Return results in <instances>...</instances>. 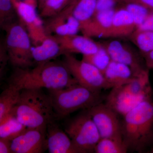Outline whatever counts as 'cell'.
Wrapping results in <instances>:
<instances>
[{"instance_id": "19", "label": "cell", "mask_w": 153, "mask_h": 153, "mask_svg": "<svg viewBox=\"0 0 153 153\" xmlns=\"http://www.w3.org/2000/svg\"><path fill=\"white\" fill-rule=\"evenodd\" d=\"M103 74L106 81L113 88L131 82L137 77L128 66L112 60Z\"/></svg>"}, {"instance_id": "15", "label": "cell", "mask_w": 153, "mask_h": 153, "mask_svg": "<svg viewBox=\"0 0 153 153\" xmlns=\"http://www.w3.org/2000/svg\"><path fill=\"white\" fill-rule=\"evenodd\" d=\"M46 135L49 153H81L66 132L63 131L55 121L47 126Z\"/></svg>"}, {"instance_id": "9", "label": "cell", "mask_w": 153, "mask_h": 153, "mask_svg": "<svg viewBox=\"0 0 153 153\" xmlns=\"http://www.w3.org/2000/svg\"><path fill=\"white\" fill-rule=\"evenodd\" d=\"M98 129L101 138L123 141L119 114L103 102L87 109Z\"/></svg>"}, {"instance_id": "11", "label": "cell", "mask_w": 153, "mask_h": 153, "mask_svg": "<svg viewBox=\"0 0 153 153\" xmlns=\"http://www.w3.org/2000/svg\"><path fill=\"white\" fill-rule=\"evenodd\" d=\"M20 23L27 31L34 46L39 45L48 35L46 33L44 22L38 15L36 7L28 4L12 0Z\"/></svg>"}, {"instance_id": "36", "label": "cell", "mask_w": 153, "mask_h": 153, "mask_svg": "<svg viewBox=\"0 0 153 153\" xmlns=\"http://www.w3.org/2000/svg\"><path fill=\"white\" fill-rule=\"evenodd\" d=\"M48 0H38V7L40 10L43 7L45 4Z\"/></svg>"}, {"instance_id": "38", "label": "cell", "mask_w": 153, "mask_h": 153, "mask_svg": "<svg viewBox=\"0 0 153 153\" xmlns=\"http://www.w3.org/2000/svg\"><path fill=\"white\" fill-rule=\"evenodd\" d=\"M151 152L153 153V148H152V150H151Z\"/></svg>"}, {"instance_id": "12", "label": "cell", "mask_w": 153, "mask_h": 153, "mask_svg": "<svg viewBox=\"0 0 153 153\" xmlns=\"http://www.w3.org/2000/svg\"><path fill=\"white\" fill-rule=\"evenodd\" d=\"M74 6V3H69L60 13L44 22L47 35L53 33L58 36L76 35L80 31L79 22L73 16Z\"/></svg>"}, {"instance_id": "2", "label": "cell", "mask_w": 153, "mask_h": 153, "mask_svg": "<svg viewBox=\"0 0 153 153\" xmlns=\"http://www.w3.org/2000/svg\"><path fill=\"white\" fill-rule=\"evenodd\" d=\"M152 97L141 102L123 117V140L128 150L142 153L153 142V101Z\"/></svg>"}, {"instance_id": "20", "label": "cell", "mask_w": 153, "mask_h": 153, "mask_svg": "<svg viewBox=\"0 0 153 153\" xmlns=\"http://www.w3.org/2000/svg\"><path fill=\"white\" fill-rule=\"evenodd\" d=\"M21 91L13 85H8L0 95V122L13 115L19 101Z\"/></svg>"}, {"instance_id": "34", "label": "cell", "mask_w": 153, "mask_h": 153, "mask_svg": "<svg viewBox=\"0 0 153 153\" xmlns=\"http://www.w3.org/2000/svg\"><path fill=\"white\" fill-rule=\"evenodd\" d=\"M143 57L146 66L148 69H153V49Z\"/></svg>"}, {"instance_id": "17", "label": "cell", "mask_w": 153, "mask_h": 153, "mask_svg": "<svg viewBox=\"0 0 153 153\" xmlns=\"http://www.w3.org/2000/svg\"><path fill=\"white\" fill-rule=\"evenodd\" d=\"M137 29L133 18L124 8L116 9L108 38L129 37Z\"/></svg>"}, {"instance_id": "35", "label": "cell", "mask_w": 153, "mask_h": 153, "mask_svg": "<svg viewBox=\"0 0 153 153\" xmlns=\"http://www.w3.org/2000/svg\"><path fill=\"white\" fill-rule=\"evenodd\" d=\"M15 1L30 4L36 8L38 6V0H15Z\"/></svg>"}, {"instance_id": "27", "label": "cell", "mask_w": 153, "mask_h": 153, "mask_svg": "<svg viewBox=\"0 0 153 153\" xmlns=\"http://www.w3.org/2000/svg\"><path fill=\"white\" fill-rule=\"evenodd\" d=\"M16 13L12 0H0V25L2 28L14 22Z\"/></svg>"}, {"instance_id": "13", "label": "cell", "mask_w": 153, "mask_h": 153, "mask_svg": "<svg viewBox=\"0 0 153 153\" xmlns=\"http://www.w3.org/2000/svg\"><path fill=\"white\" fill-rule=\"evenodd\" d=\"M46 130L27 128L11 142L12 153H42L47 149Z\"/></svg>"}, {"instance_id": "28", "label": "cell", "mask_w": 153, "mask_h": 153, "mask_svg": "<svg viewBox=\"0 0 153 153\" xmlns=\"http://www.w3.org/2000/svg\"><path fill=\"white\" fill-rule=\"evenodd\" d=\"M71 0H48L40 10L41 18H49L59 13L66 8Z\"/></svg>"}, {"instance_id": "1", "label": "cell", "mask_w": 153, "mask_h": 153, "mask_svg": "<svg viewBox=\"0 0 153 153\" xmlns=\"http://www.w3.org/2000/svg\"><path fill=\"white\" fill-rule=\"evenodd\" d=\"M78 84L63 62L50 61L38 63L32 69L16 68L9 85L20 91L47 88L57 90Z\"/></svg>"}, {"instance_id": "22", "label": "cell", "mask_w": 153, "mask_h": 153, "mask_svg": "<svg viewBox=\"0 0 153 153\" xmlns=\"http://www.w3.org/2000/svg\"><path fill=\"white\" fill-rule=\"evenodd\" d=\"M14 115L0 122V138L12 141L27 130Z\"/></svg>"}, {"instance_id": "4", "label": "cell", "mask_w": 153, "mask_h": 153, "mask_svg": "<svg viewBox=\"0 0 153 153\" xmlns=\"http://www.w3.org/2000/svg\"><path fill=\"white\" fill-rule=\"evenodd\" d=\"M56 119H63L79 110H87L102 102L105 97L77 84L71 87L49 90Z\"/></svg>"}, {"instance_id": "24", "label": "cell", "mask_w": 153, "mask_h": 153, "mask_svg": "<svg viewBox=\"0 0 153 153\" xmlns=\"http://www.w3.org/2000/svg\"><path fill=\"white\" fill-rule=\"evenodd\" d=\"M100 44L99 48L96 52L89 55H82V60L92 64L104 74L112 60L105 48L100 43Z\"/></svg>"}, {"instance_id": "30", "label": "cell", "mask_w": 153, "mask_h": 153, "mask_svg": "<svg viewBox=\"0 0 153 153\" xmlns=\"http://www.w3.org/2000/svg\"><path fill=\"white\" fill-rule=\"evenodd\" d=\"M0 74L1 77H2L8 62L9 61V57L5 42L1 44L0 47Z\"/></svg>"}, {"instance_id": "37", "label": "cell", "mask_w": 153, "mask_h": 153, "mask_svg": "<svg viewBox=\"0 0 153 153\" xmlns=\"http://www.w3.org/2000/svg\"><path fill=\"white\" fill-rule=\"evenodd\" d=\"M77 0H71L70 1V3L71 2H76Z\"/></svg>"}, {"instance_id": "5", "label": "cell", "mask_w": 153, "mask_h": 153, "mask_svg": "<svg viewBox=\"0 0 153 153\" xmlns=\"http://www.w3.org/2000/svg\"><path fill=\"white\" fill-rule=\"evenodd\" d=\"M152 96L148 70L131 82L113 88L105 100V104L123 117Z\"/></svg>"}, {"instance_id": "23", "label": "cell", "mask_w": 153, "mask_h": 153, "mask_svg": "<svg viewBox=\"0 0 153 153\" xmlns=\"http://www.w3.org/2000/svg\"><path fill=\"white\" fill-rule=\"evenodd\" d=\"M129 38L143 56L153 49V31L136 29Z\"/></svg>"}, {"instance_id": "32", "label": "cell", "mask_w": 153, "mask_h": 153, "mask_svg": "<svg viewBox=\"0 0 153 153\" xmlns=\"http://www.w3.org/2000/svg\"><path fill=\"white\" fill-rule=\"evenodd\" d=\"M11 142L6 139L0 138V153H12Z\"/></svg>"}, {"instance_id": "6", "label": "cell", "mask_w": 153, "mask_h": 153, "mask_svg": "<svg viewBox=\"0 0 153 153\" xmlns=\"http://www.w3.org/2000/svg\"><path fill=\"white\" fill-rule=\"evenodd\" d=\"M3 29L6 33L5 43L11 64L23 68L33 66L32 42L25 27L20 22H14Z\"/></svg>"}, {"instance_id": "3", "label": "cell", "mask_w": 153, "mask_h": 153, "mask_svg": "<svg viewBox=\"0 0 153 153\" xmlns=\"http://www.w3.org/2000/svg\"><path fill=\"white\" fill-rule=\"evenodd\" d=\"M13 114L27 128L47 130L48 125L56 119L51 97L42 89L21 91Z\"/></svg>"}, {"instance_id": "14", "label": "cell", "mask_w": 153, "mask_h": 153, "mask_svg": "<svg viewBox=\"0 0 153 153\" xmlns=\"http://www.w3.org/2000/svg\"><path fill=\"white\" fill-rule=\"evenodd\" d=\"M54 36L60 44L63 55L74 53L89 55L96 52L100 46V42H96L83 35Z\"/></svg>"}, {"instance_id": "16", "label": "cell", "mask_w": 153, "mask_h": 153, "mask_svg": "<svg viewBox=\"0 0 153 153\" xmlns=\"http://www.w3.org/2000/svg\"><path fill=\"white\" fill-rule=\"evenodd\" d=\"M116 9L96 13L92 19L81 30L82 35L89 38H108Z\"/></svg>"}, {"instance_id": "26", "label": "cell", "mask_w": 153, "mask_h": 153, "mask_svg": "<svg viewBox=\"0 0 153 153\" xmlns=\"http://www.w3.org/2000/svg\"><path fill=\"white\" fill-rule=\"evenodd\" d=\"M123 7L126 9L133 18L137 26L138 27L144 23L149 15L152 11L141 5L135 3H125Z\"/></svg>"}, {"instance_id": "7", "label": "cell", "mask_w": 153, "mask_h": 153, "mask_svg": "<svg viewBox=\"0 0 153 153\" xmlns=\"http://www.w3.org/2000/svg\"><path fill=\"white\" fill-rule=\"evenodd\" d=\"M65 131L81 153H94L101 139L98 129L87 110H85L67 123Z\"/></svg>"}, {"instance_id": "21", "label": "cell", "mask_w": 153, "mask_h": 153, "mask_svg": "<svg viewBox=\"0 0 153 153\" xmlns=\"http://www.w3.org/2000/svg\"><path fill=\"white\" fill-rule=\"evenodd\" d=\"M97 0H77L74 3L73 16L79 22L80 31L95 15Z\"/></svg>"}, {"instance_id": "18", "label": "cell", "mask_w": 153, "mask_h": 153, "mask_svg": "<svg viewBox=\"0 0 153 153\" xmlns=\"http://www.w3.org/2000/svg\"><path fill=\"white\" fill-rule=\"evenodd\" d=\"M32 56L37 64L52 61L62 55L61 47L54 36L48 35L39 45L33 47Z\"/></svg>"}, {"instance_id": "10", "label": "cell", "mask_w": 153, "mask_h": 153, "mask_svg": "<svg viewBox=\"0 0 153 153\" xmlns=\"http://www.w3.org/2000/svg\"><path fill=\"white\" fill-rule=\"evenodd\" d=\"M100 44L108 52L111 60L128 66L137 77L148 71L141 57L128 44L117 40L105 41Z\"/></svg>"}, {"instance_id": "29", "label": "cell", "mask_w": 153, "mask_h": 153, "mask_svg": "<svg viewBox=\"0 0 153 153\" xmlns=\"http://www.w3.org/2000/svg\"><path fill=\"white\" fill-rule=\"evenodd\" d=\"M123 0H97L96 13L100 11L114 8L118 3Z\"/></svg>"}, {"instance_id": "8", "label": "cell", "mask_w": 153, "mask_h": 153, "mask_svg": "<svg viewBox=\"0 0 153 153\" xmlns=\"http://www.w3.org/2000/svg\"><path fill=\"white\" fill-rule=\"evenodd\" d=\"M63 56V63L79 85L95 91L112 88L103 74L92 64L78 60L72 54Z\"/></svg>"}, {"instance_id": "31", "label": "cell", "mask_w": 153, "mask_h": 153, "mask_svg": "<svg viewBox=\"0 0 153 153\" xmlns=\"http://www.w3.org/2000/svg\"><path fill=\"white\" fill-rule=\"evenodd\" d=\"M137 29L153 31V11L151 12L144 23Z\"/></svg>"}, {"instance_id": "33", "label": "cell", "mask_w": 153, "mask_h": 153, "mask_svg": "<svg viewBox=\"0 0 153 153\" xmlns=\"http://www.w3.org/2000/svg\"><path fill=\"white\" fill-rule=\"evenodd\" d=\"M125 3H135L141 5L153 11V0H123Z\"/></svg>"}, {"instance_id": "25", "label": "cell", "mask_w": 153, "mask_h": 153, "mask_svg": "<svg viewBox=\"0 0 153 153\" xmlns=\"http://www.w3.org/2000/svg\"><path fill=\"white\" fill-rule=\"evenodd\" d=\"M127 147L123 141L102 138L96 146V153H126L128 151Z\"/></svg>"}]
</instances>
